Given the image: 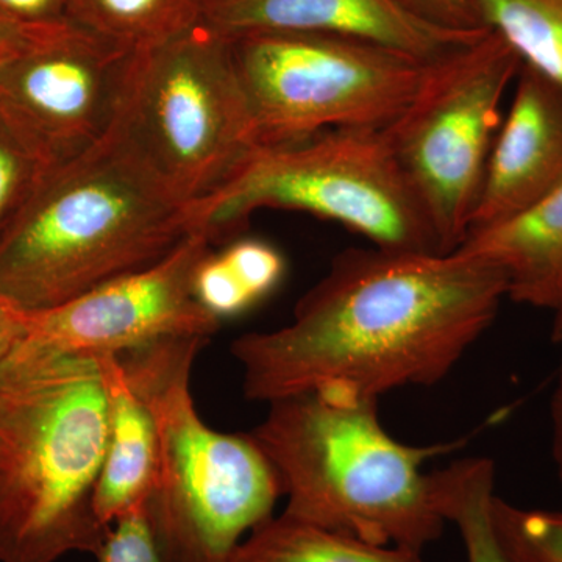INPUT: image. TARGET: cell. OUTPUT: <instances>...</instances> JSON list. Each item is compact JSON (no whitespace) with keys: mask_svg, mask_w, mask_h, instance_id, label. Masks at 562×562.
Returning <instances> with one entry per match:
<instances>
[{"mask_svg":"<svg viewBox=\"0 0 562 562\" xmlns=\"http://www.w3.org/2000/svg\"><path fill=\"white\" fill-rule=\"evenodd\" d=\"M508 299L479 258L349 249L295 305L291 321L232 342L244 397L268 403L324 387L380 398L441 382Z\"/></svg>","mask_w":562,"mask_h":562,"instance_id":"cell-1","label":"cell"},{"mask_svg":"<svg viewBox=\"0 0 562 562\" xmlns=\"http://www.w3.org/2000/svg\"><path fill=\"white\" fill-rule=\"evenodd\" d=\"M194 232L192 205L117 125L55 166L0 238V294L43 312L162 260Z\"/></svg>","mask_w":562,"mask_h":562,"instance_id":"cell-2","label":"cell"},{"mask_svg":"<svg viewBox=\"0 0 562 562\" xmlns=\"http://www.w3.org/2000/svg\"><path fill=\"white\" fill-rule=\"evenodd\" d=\"M109 439L95 357L18 342L0 361V562L94 557L110 527L94 509Z\"/></svg>","mask_w":562,"mask_h":562,"instance_id":"cell-3","label":"cell"},{"mask_svg":"<svg viewBox=\"0 0 562 562\" xmlns=\"http://www.w3.org/2000/svg\"><path fill=\"white\" fill-rule=\"evenodd\" d=\"M250 436L295 519L419 553L449 524L438 475L422 471L441 447L397 441L380 420L379 398L342 387L279 398Z\"/></svg>","mask_w":562,"mask_h":562,"instance_id":"cell-4","label":"cell"},{"mask_svg":"<svg viewBox=\"0 0 562 562\" xmlns=\"http://www.w3.org/2000/svg\"><path fill=\"white\" fill-rule=\"evenodd\" d=\"M206 344L162 339L116 355L154 416L157 472L146 509L165 562H228L281 498L255 439L214 430L195 406L192 368Z\"/></svg>","mask_w":562,"mask_h":562,"instance_id":"cell-5","label":"cell"},{"mask_svg":"<svg viewBox=\"0 0 562 562\" xmlns=\"http://www.w3.org/2000/svg\"><path fill=\"white\" fill-rule=\"evenodd\" d=\"M260 210L313 214L379 249L446 255L383 128H331L260 147L192 206V225L214 244Z\"/></svg>","mask_w":562,"mask_h":562,"instance_id":"cell-6","label":"cell"},{"mask_svg":"<svg viewBox=\"0 0 562 562\" xmlns=\"http://www.w3.org/2000/svg\"><path fill=\"white\" fill-rule=\"evenodd\" d=\"M116 125L192 206L220 190L260 149L232 41L206 22L136 49Z\"/></svg>","mask_w":562,"mask_h":562,"instance_id":"cell-7","label":"cell"},{"mask_svg":"<svg viewBox=\"0 0 562 562\" xmlns=\"http://www.w3.org/2000/svg\"><path fill=\"white\" fill-rule=\"evenodd\" d=\"M231 41L260 147L331 128H386L431 63L324 33L251 32Z\"/></svg>","mask_w":562,"mask_h":562,"instance_id":"cell-8","label":"cell"},{"mask_svg":"<svg viewBox=\"0 0 562 562\" xmlns=\"http://www.w3.org/2000/svg\"><path fill=\"white\" fill-rule=\"evenodd\" d=\"M520 68L512 47L490 31L431 61L412 102L383 128L442 254L471 231L503 98Z\"/></svg>","mask_w":562,"mask_h":562,"instance_id":"cell-9","label":"cell"},{"mask_svg":"<svg viewBox=\"0 0 562 562\" xmlns=\"http://www.w3.org/2000/svg\"><path fill=\"white\" fill-rule=\"evenodd\" d=\"M213 241L192 232L162 260L72 301L25 312L21 341L63 353L120 355L162 339L210 341L222 322L194 294V276Z\"/></svg>","mask_w":562,"mask_h":562,"instance_id":"cell-10","label":"cell"},{"mask_svg":"<svg viewBox=\"0 0 562 562\" xmlns=\"http://www.w3.org/2000/svg\"><path fill=\"white\" fill-rule=\"evenodd\" d=\"M135 54L74 24L0 65V103L63 165L101 143L116 124Z\"/></svg>","mask_w":562,"mask_h":562,"instance_id":"cell-11","label":"cell"},{"mask_svg":"<svg viewBox=\"0 0 562 562\" xmlns=\"http://www.w3.org/2000/svg\"><path fill=\"white\" fill-rule=\"evenodd\" d=\"M203 22L228 38L251 32L349 36L428 63L490 32L443 27L422 16L406 0H206Z\"/></svg>","mask_w":562,"mask_h":562,"instance_id":"cell-12","label":"cell"},{"mask_svg":"<svg viewBox=\"0 0 562 562\" xmlns=\"http://www.w3.org/2000/svg\"><path fill=\"white\" fill-rule=\"evenodd\" d=\"M561 183L562 91L522 66L492 146L469 235L524 213Z\"/></svg>","mask_w":562,"mask_h":562,"instance_id":"cell-13","label":"cell"},{"mask_svg":"<svg viewBox=\"0 0 562 562\" xmlns=\"http://www.w3.org/2000/svg\"><path fill=\"white\" fill-rule=\"evenodd\" d=\"M454 251L501 269L512 301L549 310L562 279V183L512 220L471 233Z\"/></svg>","mask_w":562,"mask_h":562,"instance_id":"cell-14","label":"cell"},{"mask_svg":"<svg viewBox=\"0 0 562 562\" xmlns=\"http://www.w3.org/2000/svg\"><path fill=\"white\" fill-rule=\"evenodd\" d=\"M95 358L109 398V439L94 509L101 524L110 527L149 498L157 472V430L149 406L128 380L116 355Z\"/></svg>","mask_w":562,"mask_h":562,"instance_id":"cell-15","label":"cell"},{"mask_svg":"<svg viewBox=\"0 0 562 562\" xmlns=\"http://www.w3.org/2000/svg\"><path fill=\"white\" fill-rule=\"evenodd\" d=\"M228 562H422V553L358 541L281 513L251 530Z\"/></svg>","mask_w":562,"mask_h":562,"instance_id":"cell-16","label":"cell"},{"mask_svg":"<svg viewBox=\"0 0 562 562\" xmlns=\"http://www.w3.org/2000/svg\"><path fill=\"white\" fill-rule=\"evenodd\" d=\"M206 0H69V21L85 31L144 49L203 22Z\"/></svg>","mask_w":562,"mask_h":562,"instance_id":"cell-17","label":"cell"},{"mask_svg":"<svg viewBox=\"0 0 562 562\" xmlns=\"http://www.w3.org/2000/svg\"><path fill=\"white\" fill-rule=\"evenodd\" d=\"M522 66L562 91V0H472Z\"/></svg>","mask_w":562,"mask_h":562,"instance_id":"cell-18","label":"cell"},{"mask_svg":"<svg viewBox=\"0 0 562 562\" xmlns=\"http://www.w3.org/2000/svg\"><path fill=\"white\" fill-rule=\"evenodd\" d=\"M447 522L460 531L468 562H513L492 519L494 464L484 458L454 462L438 472Z\"/></svg>","mask_w":562,"mask_h":562,"instance_id":"cell-19","label":"cell"},{"mask_svg":"<svg viewBox=\"0 0 562 562\" xmlns=\"http://www.w3.org/2000/svg\"><path fill=\"white\" fill-rule=\"evenodd\" d=\"M55 166L38 140L0 103V238Z\"/></svg>","mask_w":562,"mask_h":562,"instance_id":"cell-20","label":"cell"},{"mask_svg":"<svg viewBox=\"0 0 562 562\" xmlns=\"http://www.w3.org/2000/svg\"><path fill=\"white\" fill-rule=\"evenodd\" d=\"M492 519L513 562H562V512L520 508L495 495Z\"/></svg>","mask_w":562,"mask_h":562,"instance_id":"cell-21","label":"cell"},{"mask_svg":"<svg viewBox=\"0 0 562 562\" xmlns=\"http://www.w3.org/2000/svg\"><path fill=\"white\" fill-rule=\"evenodd\" d=\"M194 294L203 308L221 322L238 316L258 302L227 260L213 251L195 271Z\"/></svg>","mask_w":562,"mask_h":562,"instance_id":"cell-22","label":"cell"},{"mask_svg":"<svg viewBox=\"0 0 562 562\" xmlns=\"http://www.w3.org/2000/svg\"><path fill=\"white\" fill-rule=\"evenodd\" d=\"M94 558L98 562H165L151 530L146 503L110 525Z\"/></svg>","mask_w":562,"mask_h":562,"instance_id":"cell-23","label":"cell"},{"mask_svg":"<svg viewBox=\"0 0 562 562\" xmlns=\"http://www.w3.org/2000/svg\"><path fill=\"white\" fill-rule=\"evenodd\" d=\"M221 255L258 302L279 286L286 269L280 251L260 239H239L222 250Z\"/></svg>","mask_w":562,"mask_h":562,"instance_id":"cell-24","label":"cell"},{"mask_svg":"<svg viewBox=\"0 0 562 562\" xmlns=\"http://www.w3.org/2000/svg\"><path fill=\"white\" fill-rule=\"evenodd\" d=\"M72 25V22L54 25L25 24L0 13V65L57 38Z\"/></svg>","mask_w":562,"mask_h":562,"instance_id":"cell-25","label":"cell"},{"mask_svg":"<svg viewBox=\"0 0 562 562\" xmlns=\"http://www.w3.org/2000/svg\"><path fill=\"white\" fill-rule=\"evenodd\" d=\"M417 13L443 27L458 31L487 29L472 0H406Z\"/></svg>","mask_w":562,"mask_h":562,"instance_id":"cell-26","label":"cell"},{"mask_svg":"<svg viewBox=\"0 0 562 562\" xmlns=\"http://www.w3.org/2000/svg\"><path fill=\"white\" fill-rule=\"evenodd\" d=\"M68 10L69 0H0V13L25 24H65Z\"/></svg>","mask_w":562,"mask_h":562,"instance_id":"cell-27","label":"cell"},{"mask_svg":"<svg viewBox=\"0 0 562 562\" xmlns=\"http://www.w3.org/2000/svg\"><path fill=\"white\" fill-rule=\"evenodd\" d=\"M24 331V310L0 294V361L21 341Z\"/></svg>","mask_w":562,"mask_h":562,"instance_id":"cell-28","label":"cell"},{"mask_svg":"<svg viewBox=\"0 0 562 562\" xmlns=\"http://www.w3.org/2000/svg\"><path fill=\"white\" fill-rule=\"evenodd\" d=\"M550 419H552V452L558 476L562 484V362L554 383L550 401Z\"/></svg>","mask_w":562,"mask_h":562,"instance_id":"cell-29","label":"cell"},{"mask_svg":"<svg viewBox=\"0 0 562 562\" xmlns=\"http://www.w3.org/2000/svg\"><path fill=\"white\" fill-rule=\"evenodd\" d=\"M549 312L553 314L552 339L554 342H562V279L558 284L557 292H554Z\"/></svg>","mask_w":562,"mask_h":562,"instance_id":"cell-30","label":"cell"}]
</instances>
